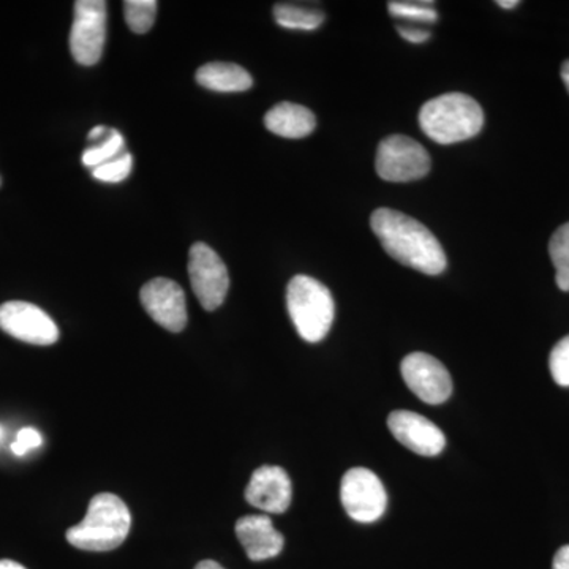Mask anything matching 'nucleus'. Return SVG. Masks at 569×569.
<instances>
[{
    "instance_id": "obj_2",
    "label": "nucleus",
    "mask_w": 569,
    "mask_h": 569,
    "mask_svg": "<svg viewBox=\"0 0 569 569\" xmlns=\"http://www.w3.org/2000/svg\"><path fill=\"white\" fill-rule=\"evenodd\" d=\"M419 127L438 144H455L477 137L485 127V112L477 100L460 92L443 93L422 104Z\"/></svg>"
},
{
    "instance_id": "obj_14",
    "label": "nucleus",
    "mask_w": 569,
    "mask_h": 569,
    "mask_svg": "<svg viewBox=\"0 0 569 569\" xmlns=\"http://www.w3.org/2000/svg\"><path fill=\"white\" fill-rule=\"evenodd\" d=\"M236 535L252 561L274 559L282 552L284 539L264 515L244 516L236 522Z\"/></svg>"
},
{
    "instance_id": "obj_24",
    "label": "nucleus",
    "mask_w": 569,
    "mask_h": 569,
    "mask_svg": "<svg viewBox=\"0 0 569 569\" xmlns=\"http://www.w3.org/2000/svg\"><path fill=\"white\" fill-rule=\"evenodd\" d=\"M43 438H41L39 430L33 427H24L18 432L17 441L11 445V451L17 456L28 455L31 449L41 447Z\"/></svg>"
},
{
    "instance_id": "obj_26",
    "label": "nucleus",
    "mask_w": 569,
    "mask_h": 569,
    "mask_svg": "<svg viewBox=\"0 0 569 569\" xmlns=\"http://www.w3.org/2000/svg\"><path fill=\"white\" fill-rule=\"evenodd\" d=\"M552 569H569V546H563V548L557 550Z\"/></svg>"
},
{
    "instance_id": "obj_3",
    "label": "nucleus",
    "mask_w": 569,
    "mask_h": 569,
    "mask_svg": "<svg viewBox=\"0 0 569 569\" xmlns=\"http://www.w3.org/2000/svg\"><path fill=\"white\" fill-rule=\"evenodd\" d=\"M132 516L114 493H99L91 500L88 515L67 531V541L89 552H108L119 548L129 537Z\"/></svg>"
},
{
    "instance_id": "obj_29",
    "label": "nucleus",
    "mask_w": 569,
    "mask_h": 569,
    "mask_svg": "<svg viewBox=\"0 0 569 569\" xmlns=\"http://www.w3.org/2000/svg\"><path fill=\"white\" fill-rule=\"evenodd\" d=\"M194 569H224V568L220 567V565L217 563V561L204 560V561H201V563H198L197 568H194Z\"/></svg>"
},
{
    "instance_id": "obj_10",
    "label": "nucleus",
    "mask_w": 569,
    "mask_h": 569,
    "mask_svg": "<svg viewBox=\"0 0 569 569\" xmlns=\"http://www.w3.org/2000/svg\"><path fill=\"white\" fill-rule=\"evenodd\" d=\"M402 378L422 402L430 406L447 402L452 395V380L447 367L427 353H411L402 361Z\"/></svg>"
},
{
    "instance_id": "obj_6",
    "label": "nucleus",
    "mask_w": 569,
    "mask_h": 569,
    "mask_svg": "<svg viewBox=\"0 0 569 569\" xmlns=\"http://www.w3.org/2000/svg\"><path fill=\"white\" fill-rule=\"evenodd\" d=\"M108 3L78 0L70 31V51L80 66L92 67L102 59L107 40Z\"/></svg>"
},
{
    "instance_id": "obj_7",
    "label": "nucleus",
    "mask_w": 569,
    "mask_h": 569,
    "mask_svg": "<svg viewBox=\"0 0 569 569\" xmlns=\"http://www.w3.org/2000/svg\"><path fill=\"white\" fill-rule=\"evenodd\" d=\"M340 500L347 515L356 522H377L388 507L383 482L369 468L356 467L348 470L340 482Z\"/></svg>"
},
{
    "instance_id": "obj_15",
    "label": "nucleus",
    "mask_w": 569,
    "mask_h": 569,
    "mask_svg": "<svg viewBox=\"0 0 569 569\" xmlns=\"http://www.w3.org/2000/svg\"><path fill=\"white\" fill-rule=\"evenodd\" d=\"M264 126L277 137L299 140V138L309 137L316 130L317 119L309 108L283 102L268 111V114L264 116Z\"/></svg>"
},
{
    "instance_id": "obj_31",
    "label": "nucleus",
    "mask_w": 569,
    "mask_h": 569,
    "mask_svg": "<svg viewBox=\"0 0 569 569\" xmlns=\"http://www.w3.org/2000/svg\"><path fill=\"white\" fill-rule=\"evenodd\" d=\"M560 74L561 80H563L565 86H567L569 92V61L563 62V66H561Z\"/></svg>"
},
{
    "instance_id": "obj_30",
    "label": "nucleus",
    "mask_w": 569,
    "mask_h": 569,
    "mask_svg": "<svg viewBox=\"0 0 569 569\" xmlns=\"http://www.w3.org/2000/svg\"><path fill=\"white\" fill-rule=\"evenodd\" d=\"M497 6L501 7V9H505V10H511V9H516V7L520 6V2H519V0H511V2H507V0H498Z\"/></svg>"
},
{
    "instance_id": "obj_22",
    "label": "nucleus",
    "mask_w": 569,
    "mask_h": 569,
    "mask_svg": "<svg viewBox=\"0 0 569 569\" xmlns=\"http://www.w3.org/2000/svg\"><path fill=\"white\" fill-rule=\"evenodd\" d=\"M133 157L132 153L126 152L122 156L116 157L110 162L100 164L93 168L92 176L97 181L118 183L126 181L132 173Z\"/></svg>"
},
{
    "instance_id": "obj_12",
    "label": "nucleus",
    "mask_w": 569,
    "mask_h": 569,
    "mask_svg": "<svg viewBox=\"0 0 569 569\" xmlns=\"http://www.w3.org/2000/svg\"><path fill=\"white\" fill-rule=\"evenodd\" d=\"M388 427L399 443L425 458H433L447 447L445 433L432 421L413 411H392Z\"/></svg>"
},
{
    "instance_id": "obj_1",
    "label": "nucleus",
    "mask_w": 569,
    "mask_h": 569,
    "mask_svg": "<svg viewBox=\"0 0 569 569\" xmlns=\"http://www.w3.org/2000/svg\"><path fill=\"white\" fill-rule=\"evenodd\" d=\"M370 227L383 249L399 263L427 276H438L447 269V253L440 241L413 217L380 208L370 217Z\"/></svg>"
},
{
    "instance_id": "obj_32",
    "label": "nucleus",
    "mask_w": 569,
    "mask_h": 569,
    "mask_svg": "<svg viewBox=\"0 0 569 569\" xmlns=\"http://www.w3.org/2000/svg\"><path fill=\"white\" fill-rule=\"evenodd\" d=\"M0 436H2V430H0Z\"/></svg>"
},
{
    "instance_id": "obj_8",
    "label": "nucleus",
    "mask_w": 569,
    "mask_h": 569,
    "mask_svg": "<svg viewBox=\"0 0 569 569\" xmlns=\"http://www.w3.org/2000/svg\"><path fill=\"white\" fill-rule=\"evenodd\" d=\"M189 277L193 293L208 312L219 309L227 298L230 277L222 258L204 242H197L189 252Z\"/></svg>"
},
{
    "instance_id": "obj_28",
    "label": "nucleus",
    "mask_w": 569,
    "mask_h": 569,
    "mask_svg": "<svg viewBox=\"0 0 569 569\" xmlns=\"http://www.w3.org/2000/svg\"><path fill=\"white\" fill-rule=\"evenodd\" d=\"M0 569H28L13 560H0Z\"/></svg>"
},
{
    "instance_id": "obj_21",
    "label": "nucleus",
    "mask_w": 569,
    "mask_h": 569,
    "mask_svg": "<svg viewBox=\"0 0 569 569\" xmlns=\"http://www.w3.org/2000/svg\"><path fill=\"white\" fill-rule=\"evenodd\" d=\"M389 13L399 20H410L418 22H436L438 13L433 2H389Z\"/></svg>"
},
{
    "instance_id": "obj_4",
    "label": "nucleus",
    "mask_w": 569,
    "mask_h": 569,
    "mask_svg": "<svg viewBox=\"0 0 569 569\" xmlns=\"http://www.w3.org/2000/svg\"><path fill=\"white\" fill-rule=\"evenodd\" d=\"M287 307L296 331L306 342L317 343L331 331L336 306L331 291L309 276H296L287 288Z\"/></svg>"
},
{
    "instance_id": "obj_16",
    "label": "nucleus",
    "mask_w": 569,
    "mask_h": 569,
    "mask_svg": "<svg viewBox=\"0 0 569 569\" xmlns=\"http://www.w3.org/2000/svg\"><path fill=\"white\" fill-rule=\"evenodd\" d=\"M197 82L213 92H246L253 86L252 74L230 62H211L197 71Z\"/></svg>"
},
{
    "instance_id": "obj_11",
    "label": "nucleus",
    "mask_w": 569,
    "mask_h": 569,
    "mask_svg": "<svg viewBox=\"0 0 569 569\" xmlns=\"http://www.w3.org/2000/svg\"><path fill=\"white\" fill-rule=\"evenodd\" d=\"M141 305L148 316L170 332L187 326V301L181 284L170 279H153L141 288Z\"/></svg>"
},
{
    "instance_id": "obj_20",
    "label": "nucleus",
    "mask_w": 569,
    "mask_h": 569,
    "mask_svg": "<svg viewBox=\"0 0 569 569\" xmlns=\"http://www.w3.org/2000/svg\"><path fill=\"white\" fill-rule=\"evenodd\" d=\"M157 7L156 0H127L123 2V14L130 31L134 33H146L151 31L156 22Z\"/></svg>"
},
{
    "instance_id": "obj_25",
    "label": "nucleus",
    "mask_w": 569,
    "mask_h": 569,
    "mask_svg": "<svg viewBox=\"0 0 569 569\" xmlns=\"http://www.w3.org/2000/svg\"><path fill=\"white\" fill-rule=\"evenodd\" d=\"M397 31H399L402 39H406L407 41H410V43L415 44L425 43V41L430 39V32L425 31V29L403 28V26H399Z\"/></svg>"
},
{
    "instance_id": "obj_17",
    "label": "nucleus",
    "mask_w": 569,
    "mask_h": 569,
    "mask_svg": "<svg viewBox=\"0 0 569 569\" xmlns=\"http://www.w3.org/2000/svg\"><path fill=\"white\" fill-rule=\"evenodd\" d=\"M277 24L290 31H317L325 21V13L317 9L293 6V3H277L274 7Z\"/></svg>"
},
{
    "instance_id": "obj_9",
    "label": "nucleus",
    "mask_w": 569,
    "mask_h": 569,
    "mask_svg": "<svg viewBox=\"0 0 569 569\" xmlns=\"http://www.w3.org/2000/svg\"><path fill=\"white\" fill-rule=\"evenodd\" d=\"M0 329L32 346L48 347L59 340L58 325L31 302L10 301L0 306Z\"/></svg>"
},
{
    "instance_id": "obj_27",
    "label": "nucleus",
    "mask_w": 569,
    "mask_h": 569,
    "mask_svg": "<svg viewBox=\"0 0 569 569\" xmlns=\"http://www.w3.org/2000/svg\"><path fill=\"white\" fill-rule=\"evenodd\" d=\"M104 132H108V130L104 129L103 126L96 127V129H92L91 132H89L88 138L91 141L100 140V138L103 137Z\"/></svg>"
},
{
    "instance_id": "obj_5",
    "label": "nucleus",
    "mask_w": 569,
    "mask_h": 569,
    "mask_svg": "<svg viewBox=\"0 0 569 569\" xmlns=\"http://www.w3.org/2000/svg\"><path fill=\"white\" fill-rule=\"evenodd\" d=\"M430 167L429 152L403 134H391L378 146L376 168L383 181H418L429 174Z\"/></svg>"
},
{
    "instance_id": "obj_19",
    "label": "nucleus",
    "mask_w": 569,
    "mask_h": 569,
    "mask_svg": "<svg viewBox=\"0 0 569 569\" xmlns=\"http://www.w3.org/2000/svg\"><path fill=\"white\" fill-rule=\"evenodd\" d=\"M126 152V140H123L122 133H119L118 130H110L102 142L93 144L92 148L82 152V164L93 170V168L110 162Z\"/></svg>"
},
{
    "instance_id": "obj_23",
    "label": "nucleus",
    "mask_w": 569,
    "mask_h": 569,
    "mask_svg": "<svg viewBox=\"0 0 569 569\" xmlns=\"http://www.w3.org/2000/svg\"><path fill=\"white\" fill-rule=\"evenodd\" d=\"M549 369L559 387H569V336L563 337L549 358Z\"/></svg>"
},
{
    "instance_id": "obj_18",
    "label": "nucleus",
    "mask_w": 569,
    "mask_h": 569,
    "mask_svg": "<svg viewBox=\"0 0 569 569\" xmlns=\"http://www.w3.org/2000/svg\"><path fill=\"white\" fill-rule=\"evenodd\" d=\"M549 254L556 266V282L561 291H569V222L561 224L549 242Z\"/></svg>"
},
{
    "instance_id": "obj_13",
    "label": "nucleus",
    "mask_w": 569,
    "mask_h": 569,
    "mask_svg": "<svg viewBox=\"0 0 569 569\" xmlns=\"http://www.w3.org/2000/svg\"><path fill=\"white\" fill-rule=\"evenodd\" d=\"M293 489L283 468L264 466L253 471L246 489V500L252 507L271 515H282L291 505Z\"/></svg>"
}]
</instances>
